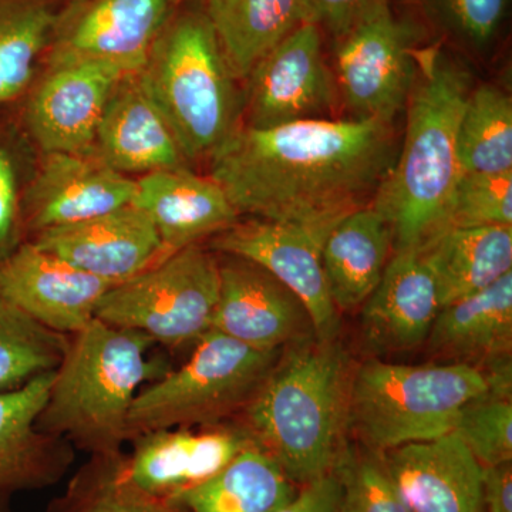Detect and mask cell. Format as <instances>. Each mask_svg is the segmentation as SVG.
<instances>
[{
    "instance_id": "cell-8",
    "label": "cell",
    "mask_w": 512,
    "mask_h": 512,
    "mask_svg": "<svg viewBox=\"0 0 512 512\" xmlns=\"http://www.w3.org/2000/svg\"><path fill=\"white\" fill-rule=\"evenodd\" d=\"M218 292L220 259L200 242L114 285L97 305L96 319L178 348L211 330Z\"/></svg>"
},
{
    "instance_id": "cell-19",
    "label": "cell",
    "mask_w": 512,
    "mask_h": 512,
    "mask_svg": "<svg viewBox=\"0 0 512 512\" xmlns=\"http://www.w3.org/2000/svg\"><path fill=\"white\" fill-rule=\"evenodd\" d=\"M28 241L116 284L170 256L153 222L133 204L76 224L45 229Z\"/></svg>"
},
{
    "instance_id": "cell-12",
    "label": "cell",
    "mask_w": 512,
    "mask_h": 512,
    "mask_svg": "<svg viewBox=\"0 0 512 512\" xmlns=\"http://www.w3.org/2000/svg\"><path fill=\"white\" fill-rule=\"evenodd\" d=\"M242 126L271 128L293 121L330 119L339 101L323 56L322 30L306 22L286 36L249 73Z\"/></svg>"
},
{
    "instance_id": "cell-34",
    "label": "cell",
    "mask_w": 512,
    "mask_h": 512,
    "mask_svg": "<svg viewBox=\"0 0 512 512\" xmlns=\"http://www.w3.org/2000/svg\"><path fill=\"white\" fill-rule=\"evenodd\" d=\"M36 161L15 109L0 113V262L26 242L23 198Z\"/></svg>"
},
{
    "instance_id": "cell-31",
    "label": "cell",
    "mask_w": 512,
    "mask_h": 512,
    "mask_svg": "<svg viewBox=\"0 0 512 512\" xmlns=\"http://www.w3.org/2000/svg\"><path fill=\"white\" fill-rule=\"evenodd\" d=\"M461 173L512 171V100L494 84L471 90L458 124Z\"/></svg>"
},
{
    "instance_id": "cell-40",
    "label": "cell",
    "mask_w": 512,
    "mask_h": 512,
    "mask_svg": "<svg viewBox=\"0 0 512 512\" xmlns=\"http://www.w3.org/2000/svg\"><path fill=\"white\" fill-rule=\"evenodd\" d=\"M484 512H512L511 463L484 468Z\"/></svg>"
},
{
    "instance_id": "cell-37",
    "label": "cell",
    "mask_w": 512,
    "mask_h": 512,
    "mask_svg": "<svg viewBox=\"0 0 512 512\" xmlns=\"http://www.w3.org/2000/svg\"><path fill=\"white\" fill-rule=\"evenodd\" d=\"M335 471L340 481L339 512H412L383 463L343 451Z\"/></svg>"
},
{
    "instance_id": "cell-28",
    "label": "cell",
    "mask_w": 512,
    "mask_h": 512,
    "mask_svg": "<svg viewBox=\"0 0 512 512\" xmlns=\"http://www.w3.org/2000/svg\"><path fill=\"white\" fill-rule=\"evenodd\" d=\"M295 497V485L282 467L251 444L177 503L187 512H276Z\"/></svg>"
},
{
    "instance_id": "cell-15",
    "label": "cell",
    "mask_w": 512,
    "mask_h": 512,
    "mask_svg": "<svg viewBox=\"0 0 512 512\" xmlns=\"http://www.w3.org/2000/svg\"><path fill=\"white\" fill-rule=\"evenodd\" d=\"M136 180L93 154L37 153L23 198L26 241L37 232L100 217L131 204Z\"/></svg>"
},
{
    "instance_id": "cell-24",
    "label": "cell",
    "mask_w": 512,
    "mask_h": 512,
    "mask_svg": "<svg viewBox=\"0 0 512 512\" xmlns=\"http://www.w3.org/2000/svg\"><path fill=\"white\" fill-rule=\"evenodd\" d=\"M426 342L436 355L457 363L494 365L510 359L512 272L484 291L440 308Z\"/></svg>"
},
{
    "instance_id": "cell-6",
    "label": "cell",
    "mask_w": 512,
    "mask_h": 512,
    "mask_svg": "<svg viewBox=\"0 0 512 512\" xmlns=\"http://www.w3.org/2000/svg\"><path fill=\"white\" fill-rule=\"evenodd\" d=\"M491 392L480 367L409 366L370 359L353 370L349 424L367 446L387 451L453 433L461 410Z\"/></svg>"
},
{
    "instance_id": "cell-3",
    "label": "cell",
    "mask_w": 512,
    "mask_h": 512,
    "mask_svg": "<svg viewBox=\"0 0 512 512\" xmlns=\"http://www.w3.org/2000/svg\"><path fill=\"white\" fill-rule=\"evenodd\" d=\"M353 369L338 340L293 343L237 417L256 447L306 485L335 470Z\"/></svg>"
},
{
    "instance_id": "cell-32",
    "label": "cell",
    "mask_w": 512,
    "mask_h": 512,
    "mask_svg": "<svg viewBox=\"0 0 512 512\" xmlns=\"http://www.w3.org/2000/svg\"><path fill=\"white\" fill-rule=\"evenodd\" d=\"M69 339L39 325L0 295V392L55 372Z\"/></svg>"
},
{
    "instance_id": "cell-7",
    "label": "cell",
    "mask_w": 512,
    "mask_h": 512,
    "mask_svg": "<svg viewBox=\"0 0 512 512\" xmlns=\"http://www.w3.org/2000/svg\"><path fill=\"white\" fill-rule=\"evenodd\" d=\"M190 359L138 392L128 440L148 431L212 426L237 419L282 352H262L208 330Z\"/></svg>"
},
{
    "instance_id": "cell-26",
    "label": "cell",
    "mask_w": 512,
    "mask_h": 512,
    "mask_svg": "<svg viewBox=\"0 0 512 512\" xmlns=\"http://www.w3.org/2000/svg\"><path fill=\"white\" fill-rule=\"evenodd\" d=\"M419 249L436 282L441 308L512 272V227L446 228Z\"/></svg>"
},
{
    "instance_id": "cell-21",
    "label": "cell",
    "mask_w": 512,
    "mask_h": 512,
    "mask_svg": "<svg viewBox=\"0 0 512 512\" xmlns=\"http://www.w3.org/2000/svg\"><path fill=\"white\" fill-rule=\"evenodd\" d=\"M440 308L436 282L420 249L394 252L379 285L363 303L367 349L392 353L419 348L429 338Z\"/></svg>"
},
{
    "instance_id": "cell-10",
    "label": "cell",
    "mask_w": 512,
    "mask_h": 512,
    "mask_svg": "<svg viewBox=\"0 0 512 512\" xmlns=\"http://www.w3.org/2000/svg\"><path fill=\"white\" fill-rule=\"evenodd\" d=\"M130 74L99 60L49 63L15 107L37 153L92 154L104 107Z\"/></svg>"
},
{
    "instance_id": "cell-20",
    "label": "cell",
    "mask_w": 512,
    "mask_h": 512,
    "mask_svg": "<svg viewBox=\"0 0 512 512\" xmlns=\"http://www.w3.org/2000/svg\"><path fill=\"white\" fill-rule=\"evenodd\" d=\"M383 466L412 512H484V468L454 433L387 450Z\"/></svg>"
},
{
    "instance_id": "cell-29",
    "label": "cell",
    "mask_w": 512,
    "mask_h": 512,
    "mask_svg": "<svg viewBox=\"0 0 512 512\" xmlns=\"http://www.w3.org/2000/svg\"><path fill=\"white\" fill-rule=\"evenodd\" d=\"M59 19L50 0H0V113L15 109L35 82Z\"/></svg>"
},
{
    "instance_id": "cell-9",
    "label": "cell",
    "mask_w": 512,
    "mask_h": 512,
    "mask_svg": "<svg viewBox=\"0 0 512 512\" xmlns=\"http://www.w3.org/2000/svg\"><path fill=\"white\" fill-rule=\"evenodd\" d=\"M419 28L377 0L336 40L339 96L352 119L394 121L412 89Z\"/></svg>"
},
{
    "instance_id": "cell-18",
    "label": "cell",
    "mask_w": 512,
    "mask_h": 512,
    "mask_svg": "<svg viewBox=\"0 0 512 512\" xmlns=\"http://www.w3.org/2000/svg\"><path fill=\"white\" fill-rule=\"evenodd\" d=\"M53 380L55 372H49L0 392V512H10L20 493L53 487L74 463L76 448L69 441L36 426Z\"/></svg>"
},
{
    "instance_id": "cell-11",
    "label": "cell",
    "mask_w": 512,
    "mask_h": 512,
    "mask_svg": "<svg viewBox=\"0 0 512 512\" xmlns=\"http://www.w3.org/2000/svg\"><path fill=\"white\" fill-rule=\"evenodd\" d=\"M333 227L248 218L210 238V249L264 268L301 299L316 338L336 340L339 311L330 296L322 264L323 244Z\"/></svg>"
},
{
    "instance_id": "cell-16",
    "label": "cell",
    "mask_w": 512,
    "mask_h": 512,
    "mask_svg": "<svg viewBox=\"0 0 512 512\" xmlns=\"http://www.w3.org/2000/svg\"><path fill=\"white\" fill-rule=\"evenodd\" d=\"M114 285L29 241L0 262V295L62 335H74L96 319L97 305Z\"/></svg>"
},
{
    "instance_id": "cell-4",
    "label": "cell",
    "mask_w": 512,
    "mask_h": 512,
    "mask_svg": "<svg viewBox=\"0 0 512 512\" xmlns=\"http://www.w3.org/2000/svg\"><path fill=\"white\" fill-rule=\"evenodd\" d=\"M154 345L146 333L99 319L70 335L37 429L90 456L119 453L140 387L170 372L165 360L148 357Z\"/></svg>"
},
{
    "instance_id": "cell-22",
    "label": "cell",
    "mask_w": 512,
    "mask_h": 512,
    "mask_svg": "<svg viewBox=\"0 0 512 512\" xmlns=\"http://www.w3.org/2000/svg\"><path fill=\"white\" fill-rule=\"evenodd\" d=\"M131 204L153 222L168 255L221 234L241 218L220 184L190 167L141 175Z\"/></svg>"
},
{
    "instance_id": "cell-23",
    "label": "cell",
    "mask_w": 512,
    "mask_h": 512,
    "mask_svg": "<svg viewBox=\"0 0 512 512\" xmlns=\"http://www.w3.org/2000/svg\"><path fill=\"white\" fill-rule=\"evenodd\" d=\"M92 154L128 177L190 167L167 121L141 89L137 74L121 80L111 93Z\"/></svg>"
},
{
    "instance_id": "cell-35",
    "label": "cell",
    "mask_w": 512,
    "mask_h": 512,
    "mask_svg": "<svg viewBox=\"0 0 512 512\" xmlns=\"http://www.w3.org/2000/svg\"><path fill=\"white\" fill-rule=\"evenodd\" d=\"M478 227H512V171L461 173L443 229Z\"/></svg>"
},
{
    "instance_id": "cell-33",
    "label": "cell",
    "mask_w": 512,
    "mask_h": 512,
    "mask_svg": "<svg viewBox=\"0 0 512 512\" xmlns=\"http://www.w3.org/2000/svg\"><path fill=\"white\" fill-rule=\"evenodd\" d=\"M430 26L441 43L484 57L497 45L510 0H403Z\"/></svg>"
},
{
    "instance_id": "cell-1",
    "label": "cell",
    "mask_w": 512,
    "mask_h": 512,
    "mask_svg": "<svg viewBox=\"0 0 512 512\" xmlns=\"http://www.w3.org/2000/svg\"><path fill=\"white\" fill-rule=\"evenodd\" d=\"M397 150L394 121L241 124L211 157L210 177L239 217L333 227L372 204Z\"/></svg>"
},
{
    "instance_id": "cell-36",
    "label": "cell",
    "mask_w": 512,
    "mask_h": 512,
    "mask_svg": "<svg viewBox=\"0 0 512 512\" xmlns=\"http://www.w3.org/2000/svg\"><path fill=\"white\" fill-rule=\"evenodd\" d=\"M453 433L466 444L483 468L511 463V397L490 392L474 400L461 410Z\"/></svg>"
},
{
    "instance_id": "cell-2",
    "label": "cell",
    "mask_w": 512,
    "mask_h": 512,
    "mask_svg": "<svg viewBox=\"0 0 512 512\" xmlns=\"http://www.w3.org/2000/svg\"><path fill=\"white\" fill-rule=\"evenodd\" d=\"M414 59L403 144L370 204L389 225L394 252L421 248L444 228L461 175L458 124L474 89L473 74L440 40L417 46Z\"/></svg>"
},
{
    "instance_id": "cell-38",
    "label": "cell",
    "mask_w": 512,
    "mask_h": 512,
    "mask_svg": "<svg viewBox=\"0 0 512 512\" xmlns=\"http://www.w3.org/2000/svg\"><path fill=\"white\" fill-rule=\"evenodd\" d=\"M377 0H302L308 22L338 39Z\"/></svg>"
},
{
    "instance_id": "cell-27",
    "label": "cell",
    "mask_w": 512,
    "mask_h": 512,
    "mask_svg": "<svg viewBox=\"0 0 512 512\" xmlns=\"http://www.w3.org/2000/svg\"><path fill=\"white\" fill-rule=\"evenodd\" d=\"M201 8L232 73L244 82L262 57L308 22L302 0H207Z\"/></svg>"
},
{
    "instance_id": "cell-13",
    "label": "cell",
    "mask_w": 512,
    "mask_h": 512,
    "mask_svg": "<svg viewBox=\"0 0 512 512\" xmlns=\"http://www.w3.org/2000/svg\"><path fill=\"white\" fill-rule=\"evenodd\" d=\"M181 0H89L60 16L49 63L99 60L138 73Z\"/></svg>"
},
{
    "instance_id": "cell-17",
    "label": "cell",
    "mask_w": 512,
    "mask_h": 512,
    "mask_svg": "<svg viewBox=\"0 0 512 512\" xmlns=\"http://www.w3.org/2000/svg\"><path fill=\"white\" fill-rule=\"evenodd\" d=\"M131 441L133 451L126 456L130 480L175 503L254 444L238 423L148 431Z\"/></svg>"
},
{
    "instance_id": "cell-39",
    "label": "cell",
    "mask_w": 512,
    "mask_h": 512,
    "mask_svg": "<svg viewBox=\"0 0 512 512\" xmlns=\"http://www.w3.org/2000/svg\"><path fill=\"white\" fill-rule=\"evenodd\" d=\"M340 481L333 470L328 476L303 485L291 503L276 512H339Z\"/></svg>"
},
{
    "instance_id": "cell-41",
    "label": "cell",
    "mask_w": 512,
    "mask_h": 512,
    "mask_svg": "<svg viewBox=\"0 0 512 512\" xmlns=\"http://www.w3.org/2000/svg\"><path fill=\"white\" fill-rule=\"evenodd\" d=\"M195 2L200 3V5H202V3L207 2V0H195Z\"/></svg>"
},
{
    "instance_id": "cell-25",
    "label": "cell",
    "mask_w": 512,
    "mask_h": 512,
    "mask_svg": "<svg viewBox=\"0 0 512 512\" xmlns=\"http://www.w3.org/2000/svg\"><path fill=\"white\" fill-rule=\"evenodd\" d=\"M392 249V231L372 205L350 212L330 229L322 264L339 312L352 311L372 295Z\"/></svg>"
},
{
    "instance_id": "cell-5",
    "label": "cell",
    "mask_w": 512,
    "mask_h": 512,
    "mask_svg": "<svg viewBox=\"0 0 512 512\" xmlns=\"http://www.w3.org/2000/svg\"><path fill=\"white\" fill-rule=\"evenodd\" d=\"M137 79L188 161L211 160L242 124L239 80L202 10L174 16Z\"/></svg>"
},
{
    "instance_id": "cell-30",
    "label": "cell",
    "mask_w": 512,
    "mask_h": 512,
    "mask_svg": "<svg viewBox=\"0 0 512 512\" xmlns=\"http://www.w3.org/2000/svg\"><path fill=\"white\" fill-rule=\"evenodd\" d=\"M46 512H187L183 505L147 493L128 477L126 454H94L70 478Z\"/></svg>"
},
{
    "instance_id": "cell-14",
    "label": "cell",
    "mask_w": 512,
    "mask_h": 512,
    "mask_svg": "<svg viewBox=\"0 0 512 512\" xmlns=\"http://www.w3.org/2000/svg\"><path fill=\"white\" fill-rule=\"evenodd\" d=\"M212 330L262 352L315 336L301 299L261 266L222 255Z\"/></svg>"
}]
</instances>
